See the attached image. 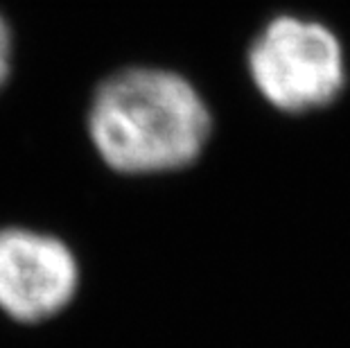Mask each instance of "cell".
<instances>
[{"instance_id": "obj_1", "label": "cell", "mask_w": 350, "mask_h": 348, "mask_svg": "<svg viewBox=\"0 0 350 348\" xmlns=\"http://www.w3.org/2000/svg\"><path fill=\"white\" fill-rule=\"evenodd\" d=\"M88 131L104 163L118 172H167L201 154L211 113L195 86L176 72L129 68L98 88Z\"/></svg>"}, {"instance_id": "obj_2", "label": "cell", "mask_w": 350, "mask_h": 348, "mask_svg": "<svg viewBox=\"0 0 350 348\" xmlns=\"http://www.w3.org/2000/svg\"><path fill=\"white\" fill-rule=\"evenodd\" d=\"M251 77L267 102L282 111L325 107L344 88V53L330 29L280 16L251 46Z\"/></svg>"}, {"instance_id": "obj_3", "label": "cell", "mask_w": 350, "mask_h": 348, "mask_svg": "<svg viewBox=\"0 0 350 348\" xmlns=\"http://www.w3.org/2000/svg\"><path fill=\"white\" fill-rule=\"evenodd\" d=\"M79 265L64 240L32 228H0V310L14 321L41 323L70 306Z\"/></svg>"}, {"instance_id": "obj_4", "label": "cell", "mask_w": 350, "mask_h": 348, "mask_svg": "<svg viewBox=\"0 0 350 348\" xmlns=\"http://www.w3.org/2000/svg\"><path fill=\"white\" fill-rule=\"evenodd\" d=\"M10 66H12V32L7 27L5 18L0 16V88H3L7 75H10Z\"/></svg>"}]
</instances>
